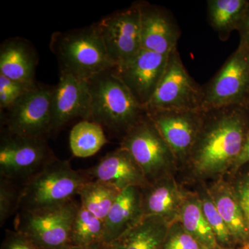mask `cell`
Listing matches in <instances>:
<instances>
[{"instance_id": "e575fe53", "label": "cell", "mask_w": 249, "mask_h": 249, "mask_svg": "<svg viewBox=\"0 0 249 249\" xmlns=\"http://www.w3.org/2000/svg\"><path fill=\"white\" fill-rule=\"evenodd\" d=\"M65 249H113L111 244L106 243V242H100V243L93 244L89 246H70Z\"/></svg>"}, {"instance_id": "cb8c5ba5", "label": "cell", "mask_w": 249, "mask_h": 249, "mask_svg": "<svg viewBox=\"0 0 249 249\" xmlns=\"http://www.w3.org/2000/svg\"><path fill=\"white\" fill-rule=\"evenodd\" d=\"M107 142L103 127L93 121H80L70 132V149L72 155L78 158L96 155Z\"/></svg>"}, {"instance_id": "d4e9b609", "label": "cell", "mask_w": 249, "mask_h": 249, "mask_svg": "<svg viewBox=\"0 0 249 249\" xmlns=\"http://www.w3.org/2000/svg\"><path fill=\"white\" fill-rule=\"evenodd\" d=\"M121 192L109 183L91 179L82 187L78 193L80 205L104 222Z\"/></svg>"}, {"instance_id": "5bb4252c", "label": "cell", "mask_w": 249, "mask_h": 249, "mask_svg": "<svg viewBox=\"0 0 249 249\" xmlns=\"http://www.w3.org/2000/svg\"><path fill=\"white\" fill-rule=\"evenodd\" d=\"M169 55L142 49L133 60L116 67L121 80L145 109L163 77Z\"/></svg>"}, {"instance_id": "6da1fadb", "label": "cell", "mask_w": 249, "mask_h": 249, "mask_svg": "<svg viewBox=\"0 0 249 249\" xmlns=\"http://www.w3.org/2000/svg\"><path fill=\"white\" fill-rule=\"evenodd\" d=\"M249 130V106L204 111L200 130L181 169L195 183L227 176L238 160Z\"/></svg>"}, {"instance_id": "8992f818", "label": "cell", "mask_w": 249, "mask_h": 249, "mask_svg": "<svg viewBox=\"0 0 249 249\" xmlns=\"http://www.w3.org/2000/svg\"><path fill=\"white\" fill-rule=\"evenodd\" d=\"M120 147L132 156L149 183L178 170L173 152L147 114L124 134Z\"/></svg>"}, {"instance_id": "4dcf8cb0", "label": "cell", "mask_w": 249, "mask_h": 249, "mask_svg": "<svg viewBox=\"0 0 249 249\" xmlns=\"http://www.w3.org/2000/svg\"><path fill=\"white\" fill-rule=\"evenodd\" d=\"M230 181L239 202L249 221V163L232 175L226 176Z\"/></svg>"}, {"instance_id": "30bf717a", "label": "cell", "mask_w": 249, "mask_h": 249, "mask_svg": "<svg viewBox=\"0 0 249 249\" xmlns=\"http://www.w3.org/2000/svg\"><path fill=\"white\" fill-rule=\"evenodd\" d=\"M53 87L38 84L4 110V131L25 138L50 135Z\"/></svg>"}, {"instance_id": "ffe728a7", "label": "cell", "mask_w": 249, "mask_h": 249, "mask_svg": "<svg viewBox=\"0 0 249 249\" xmlns=\"http://www.w3.org/2000/svg\"><path fill=\"white\" fill-rule=\"evenodd\" d=\"M37 65V53L29 41L14 37L1 44L0 74L16 81L34 83Z\"/></svg>"}, {"instance_id": "484cf974", "label": "cell", "mask_w": 249, "mask_h": 249, "mask_svg": "<svg viewBox=\"0 0 249 249\" xmlns=\"http://www.w3.org/2000/svg\"><path fill=\"white\" fill-rule=\"evenodd\" d=\"M205 217L211 226L218 245L222 249H237L231 234L218 212L206 182L196 183V189Z\"/></svg>"}, {"instance_id": "f1b7e54d", "label": "cell", "mask_w": 249, "mask_h": 249, "mask_svg": "<svg viewBox=\"0 0 249 249\" xmlns=\"http://www.w3.org/2000/svg\"><path fill=\"white\" fill-rule=\"evenodd\" d=\"M36 82L16 81L0 74V108L4 111L34 88Z\"/></svg>"}, {"instance_id": "52a82bcc", "label": "cell", "mask_w": 249, "mask_h": 249, "mask_svg": "<svg viewBox=\"0 0 249 249\" xmlns=\"http://www.w3.org/2000/svg\"><path fill=\"white\" fill-rule=\"evenodd\" d=\"M203 87L190 76L177 48L170 53L164 73L145 110L203 111Z\"/></svg>"}, {"instance_id": "2e32d148", "label": "cell", "mask_w": 249, "mask_h": 249, "mask_svg": "<svg viewBox=\"0 0 249 249\" xmlns=\"http://www.w3.org/2000/svg\"><path fill=\"white\" fill-rule=\"evenodd\" d=\"M83 171L91 179L109 183L121 191L131 186L142 188L149 184L132 156L121 147L109 152L96 165Z\"/></svg>"}, {"instance_id": "277c9868", "label": "cell", "mask_w": 249, "mask_h": 249, "mask_svg": "<svg viewBox=\"0 0 249 249\" xmlns=\"http://www.w3.org/2000/svg\"><path fill=\"white\" fill-rule=\"evenodd\" d=\"M90 180L83 170H73L68 160L55 157L22 185L18 212L47 209L73 200Z\"/></svg>"}, {"instance_id": "7c38bea8", "label": "cell", "mask_w": 249, "mask_h": 249, "mask_svg": "<svg viewBox=\"0 0 249 249\" xmlns=\"http://www.w3.org/2000/svg\"><path fill=\"white\" fill-rule=\"evenodd\" d=\"M147 114L170 147L181 170L200 130L204 111H158Z\"/></svg>"}, {"instance_id": "1f68e13d", "label": "cell", "mask_w": 249, "mask_h": 249, "mask_svg": "<svg viewBox=\"0 0 249 249\" xmlns=\"http://www.w3.org/2000/svg\"><path fill=\"white\" fill-rule=\"evenodd\" d=\"M1 249H38L16 231H6Z\"/></svg>"}, {"instance_id": "8fae6325", "label": "cell", "mask_w": 249, "mask_h": 249, "mask_svg": "<svg viewBox=\"0 0 249 249\" xmlns=\"http://www.w3.org/2000/svg\"><path fill=\"white\" fill-rule=\"evenodd\" d=\"M116 67L133 60L142 49L139 3L116 11L93 24Z\"/></svg>"}, {"instance_id": "9c48e42d", "label": "cell", "mask_w": 249, "mask_h": 249, "mask_svg": "<svg viewBox=\"0 0 249 249\" xmlns=\"http://www.w3.org/2000/svg\"><path fill=\"white\" fill-rule=\"evenodd\" d=\"M45 138H25L3 132L0 178L24 184L55 158Z\"/></svg>"}, {"instance_id": "d6a6232c", "label": "cell", "mask_w": 249, "mask_h": 249, "mask_svg": "<svg viewBox=\"0 0 249 249\" xmlns=\"http://www.w3.org/2000/svg\"><path fill=\"white\" fill-rule=\"evenodd\" d=\"M249 163V130L248 134H247V138H246V141L245 142V145H244L243 149H242V151L241 152L240 157H239L238 160H237L235 165H234L233 168H232V170H231L230 173H229V175H232L236 173L240 168L243 167L244 165L247 164V163Z\"/></svg>"}, {"instance_id": "4316f807", "label": "cell", "mask_w": 249, "mask_h": 249, "mask_svg": "<svg viewBox=\"0 0 249 249\" xmlns=\"http://www.w3.org/2000/svg\"><path fill=\"white\" fill-rule=\"evenodd\" d=\"M104 222L83 206L78 208L72 226L71 246H89L103 242Z\"/></svg>"}, {"instance_id": "83f0119b", "label": "cell", "mask_w": 249, "mask_h": 249, "mask_svg": "<svg viewBox=\"0 0 249 249\" xmlns=\"http://www.w3.org/2000/svg\"><path fill=\"white\" fill-rule=\"evenodd\" d=\"M8 178H0V225L17 213L22 186Z\"/></svg>"}, {"instance_id": "7402d4cb", "label": "cell", "mask_w": 249, "mask_h": 249, "mask_svg": "<svg viewBox=\"0 0 249 249\" xmlns=\"http://www.w3.org/2000/svg\"><path fill=\"white\" fill-rule=\"evenodd\" d=\"M178 221L205 249H222L205 217L196 191L186 190Z\"/></svg>"}, {"instance_id": "4fadbf2b", "label": "cell", "mask_w": 249, "mask_h": 249, "mask_svg": "<svg viewBox=\"0 0 249 249\" xmlns=\"http://www.w3.org/2000/svg\"><path fill=\"white\" fill-rule=\"evenodd\" d=\"M50 134L56 133L77 118L91 121V96L88 82L60 73L53 87Z\"/></svg>"}, {"instance_id": "603a6c76", "label": "cell", "mask_w": 249, "mask_h": 249, "mask_svg": "<svg viewBox=\"0 0 249 249\" xmlns=\"http://www.w3.org/2000/svg\"><path fill=\"white\" fill-rule=\"evenodd\" d=\"M249 4V0L207 1L208 19L221 40H227L232 31H237Z\"/></svg>"}, {"instance_id": "3957f363", "label": "cell", "mask_w": 249, "mask_h": 249, "mask_svg": "<svg viewBox=\"0 0 249 249\" xmlns=\"http://www.w3.org/2000/svg\"><path fill=\"white\" fill-rule=\"evenodd\" d=\"M50 49L58 60L60 73L83 81L116 67L94 24L54 33L51 37Z\"/></svg>"}, {"instance_id": "5b68a950", "label": "cell", "mask_w": 249, "mask_h": 249, "mask_svg": "<svg viewBox=\"0 0 249 249\" xmlns=\"http://www.w3.org/2000/svg\"><path fill=\"white\" fill-rule=\"evenodd\" d=\"M80 205L72 200L36 211H19L15 231L38 249H65L71 246L72 226Z\"/></svg>"}, {"instance_id": "9a60e30c", "label": "cell", "mask_w": 249, "mask_h": 249, "mask_svg": "<svg viewBox=\"0 0 249 249\" xmlns=\"http://www.w3.org/2000/svg\"><path fill=\"white\" fill-rule=\"evenodd\" d=\"M138 3L142 49L169 55L177 49L181 35L178 24L164 9L147 2Z\"/></svg>"}, {"instance_id": "f546056e", "label": "cell", "mask_w": 249, "mask_h": 249, "mask_svg": "<svg viewBox=\"0 0 249 249\" xmlns=\"http://www.w3.org/2000/svg\"><path fill=\"white\" fill-rule=\"evenodd\" d=\"M161 249H205L183 227L179 221L172 223Z\"/></svg>"}, {"instance_id": "7a4b0ae2", "label": "cell", "mask_w": 249, "mask_h": 249, "mask_svg": "<svg viewBox=\"0 0 249 249\" xmlns=\"http://www.w3.org/2000/svg\"><path fill=\"white\" fill-rule=\"evenodd\" d=\"M91 121L123 137L146 116L145 108L124 85L116 67L88 80Z\"/></svg>"}, {"instance_id": "e0dca14e", "label": "cell", "mask_w": 249, "mask_h": 249, "mask_svg": "<svg viewBox=\"0 0 249 249\" xmlns=\"http://www.w3.org/2000/svg\"><path fill=\"white\" fill-rule=\"evenodd\" d=\"M186 193V190L178 183L176 175L149 183L142 188L143 215L159 216L170 224L179 220Z\"/></svg>"}, {"instance_id": "836d02e7", "label": "cell", "mask_w": 249, "mask_h": 249, "mask_svg": "<svg viewBox=\"0 0 249 249\" xmlns=\"http://www.w3.org/2000/svg\"><path fill=\"white\" fill-rule=\"evenodd\" d=\"M237 31L240 34V43L249 47V4Z\"/></svg>"}, {"instance_id": "44dd1931", "label": "cell", "mask_w": 249, "mask_h": 249, "mask_svg": "<svg viewBox=\"0 0 249 249\" xmlns=\"http://www.w3.org/2000/svg\"><path fill=\"white\" fill-rule=\"evenodd\" d=\"M169 226L159 216H144L111 244L113 249H161Z\"/></svg>"}, {"instance_id": "d590c367", "label": "cell", "mask_w": 249, "mask_h": 249, "mask_svg": "<svg viewBox=\"0 0 249 249\" xmlns=\"http://www.w3.org/2000/svg\"><path fill=\"white\" fill-rule=\"evenodd\" d=\"M248 105H249V103H248Z\"/></svg>"}, {"instance_id": "ba28073f", "label": "cell", "mask_w": 249, "mask_h": 249, "mask_svg": "<svg viewBox=\"0 0 249 249\" xmlns=\"http://www.w3.org/2000/svg\"><path fill=\"white\" fill-rule=\"evenodd\" d=\"M203 111L248 105L249 47L240 42L215 76L203 87Z\"/></svg>"}, {"instance_id": "d6986e66", "label": "cell", "mask_w": 249, "mask_h": 249, "mask_svg": "<svg viewBox=\"0 0 249 249\" xmlns=\"http://www.w3.org/2000/svg\"><path fill=\"white\" fill-rule=\"evenodd\" d=\"M143 217L142 188L123 190L105 219L103 242L112 244Z\"/></svg>"}, {"instance_id": "ac0fdd59", "label": "cell", "mask_w": 249, "mask_h": 249, "mask_svg": "<svg viewBox=\"0 0 249 249\" xmlns=\"http://www.w3.org/2000/svg\"><path fill=\"white\" fill-rule=\"evenodd\" d=\"M207 183L218 212L231 234L236 247L249 249V221L226 177Z\"/></svg>"}]
</instances>
